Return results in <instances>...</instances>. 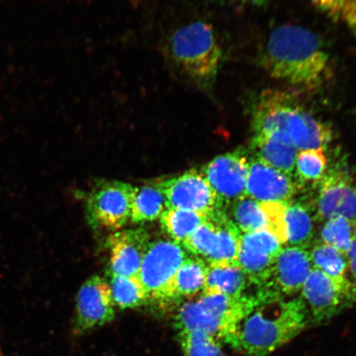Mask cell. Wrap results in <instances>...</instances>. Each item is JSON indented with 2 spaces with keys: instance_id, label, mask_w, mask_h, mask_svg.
I'll return each mask as SVG.
<instances>
[{
  "instance_id": "cell-1",
  "label": "cell",
  "mask_w": 356,
  "mask_h": 356,
  "mask_svg": "<svg viewBox=\"0 0 356 356\" xmlns=\"http://www.w3.org/2000/svg\"><path fill=\"white\" fill-rule=\"evenodd\" d=\"M259 300L238 324L227 344L244 356H267L291 341L310 323L300 299L284 300L267 289L258 291Z\"/></svg>"
},
{
  "instance_id": "cell-2",
  "label": "cell",
  "mask_w": 356,
  "mask_h": 356,
  "mask_svg": "<svg viewBox=\"0 0 356 356\" xmlns=\"http://www.w3.org/2000/svg\"><path fill=\"white\" fill-rule=\"evenodd\" d=\"M262 65L270 77L307 90L321 86L330 68L328 53L318 35L292 24L270 33Z\"/></svg>"
},
{
  "instance_id": "cell-3",
  "label": "cell",
  "mask_w": 356,
  "mask_h": 356,
  "mask_svg": "<svg viewBox=\"0 0 356 356\" xmlns=\"http://www.w3.org/2000/svg\"><path fill=\"white\" fill-rule=\"evenodd\" d=\"M167 53L177 72L193 86L209 89L216 81L222 51L207 22L195 21L177 29L168 40Z\"/></svg>"
},
{
  "instance_id": "cell-4",
  "label": "cell",
  "mask_w": 356,
  "mask_h": 356,
  "mask_svg": "<svg viewBox=\"0 0 356 356\" xmlns=\"http://www.w3.org/2000/svg\"><path fill=\"white\" fill-rule=\"evenodd\" d=\"M252 124L255 133L282 134L299 151L325 149L332 140L330 128L280 93H270L258 102Z\"/></svg>"
},
{
  "instance_id": "cell-5",
  "label": "cell",
  "mask_w": 356,
  "mask_h": 356,
  "mask_svg": "<svg viewBox=\"0 0 356 356\" xmlns=\"http://www.w3.org/2000/svg\"><path fill=\"white\" fill-rule=\"evenodd\" d=\"M241 232L227 215L226 210L213 213L186 238L181 246L207 265L238 264Z\"/></svg>"
},
{
  "instance_id": "cell-6",
  "label": "cell",
  "mask_w": 356,
  "mask_h": 356,
  "mask_svg": "<svg viewBox=\"0 0 356 356\" xmlns=\"http://www.w3.org/2000/svg\"><path fill=\"white\" fill-rule=\"evenodd\" d=\"M136 186L121 181L97 184L86 199V216L93 229L119 231L131 221Z\"/></svg>"
},
{
  "instance_id": "cell-7",
  "label": "cell",
  "mask_w": 356,
  "mask_h": 356,
  "mask_svg": "<svg viewBox=\"0 0 356 356\" xmlns=\"http://www.w3.org/2000/svg\"><path fill=\"white\" fill-rule=\"evenodd\" d=\"M300 292L314 323L327 321L356 301V286L350 280H334L314 267Z\"/></svg>"
},
{
  "instance_id": "cell-8",
  "label": "cell",
  "mask_w": 356,
  "mask_h": 356,
  "mask_svg": "<svg viewBox=\"0 0 356 356\" xmlns=\"http://www.w3.org/2000/svg\"><path fill=\"white\" fill-rule=\"evenodd\" d=\"M188 257L184 248L171 239L150 243L138 275L149 300H170L172 279Z\"/></svg>"
},
{
  "instance_id": "cell-9",
  "label": "cell",
  "mask_w": 356,
  "mask_h": 356,
  "mask_svg": "<svg viewBox=\"0 0 356 356\" xmlns=\"http://www.w3.org/2000/svg\"><path fill=\"white\" fill-rule=\"evenodd\" d=\"M159 182L167 208L181 209L211 216L225 209L202 171L195 169Z\"/></svg>"
},
{
  "instance_id": "cell-10",
  "label": "cell",
  "mask_w": 356,
  "mask_h": 356,
  "mask_svg": "<svg viewBox=\"0 0 356 356\" xmlns=\"http://www.w3.org/2000/svg\"><path fill=\"white\" fill-rule=\"evenodd\" d=\"M282 244L268 229L243 234L238 262L251 284L264 288L270 282Z\"/></svg>"
},
{
  "instance_id": "cell-11",
  "label": "cell",
  "mask_w": 356,
  "mask_h": 356,
  "mask_svg": "<svg viewBox=\"0 0 356 356\" xmlns=\"http://www.w3.org/2000/svg\"><path fill=\"white\" fill-rule=\"evenodd\" d=\"M115 304L110 284L99 275L88 279L79 289L75 308L74 331L86 333L104 326L115 318Z\"/></svg>"
},
{
  "instance_id": "cell-12",
  "label": "cell",
  "mask_w": 356,
  "mask_h": 356,
  "mask_svg": "<svg viewBox=\"0 0 356 356\" xmlns=\"http://www.w3.org/2000/svg\"><path fill=\"white\" fill-rule=\"evenodd\" d=\"M249 160L243 151L218 156L202 169L225 210L234 200L246 195Z\"/></svg>"
},
{
  "instance_id": "cell-13",
  "label": "cell",
  "mask_w": 356,
  "mask_h": 356,
  "mask_svg": "<svg viewBox=\"0 0 356 356\" xmlns=\"http://www.w3.org/2000/svg\"><path fill=\"white\" fill-rule=\"evenodd\" d=\"M319 184L318 219L327 221L341 216L356 222V186L348 172L333 168Z\"/></svg>"
},
{
  "instance_id": "cell-14",
  "label": "cell",
  "mask_w": 356,
  "mask_h": 356,
  "mask_svg": "<svg viewBox=\"0 0 356 356\" xmlns=\"http://www.w3.org/2000/svg\"><path fill=\"white\" fill-rule=\"evenodd\" d=\"M312 270L310 253L305 248H282L275 259L270 282L264 288L282 297L295 296L301 291Z\"/></svg>"
},
{
  "instance_id": "cell-15",
  "label": "cell",
  "mask_w": 356,
  "mask_h": 356,
  "mask_svg": "<svg viewBox=\"0 0 356 356\" xmlns=\"http://www.w3.org/2000/svg\"><path fill=\"white\" fill-rule=\"evenodd\" d=\"M150 243L149 235L143 229L119 230L111 234L106 242L110 252L109 273L138 277Z\"/></svg>"
},
{
  "instance_id": "cell-16",
  "label": "cell",
  "mask_w": 356,
  "mask_h": 356,
  "mask_svg": "<svg viewBox=\"0 0 356 356\" xmlns=\"http://www.w3.org/2000/svg\"><path fill=\"white\" fill-rule=\"evenodd\" d=\"M295 181L257 158L249 161L246 195L258 202H289L297 193Z\"/></svg>"
},
{
  "instance_id": "cell-17",
  "label": "cell",
  "mask_w": 356,
  "mask_h": 356,
  "mask_svg": "<svg viewBox=\"0 0 356 356\" xmlns=\"http://www.w3.org/2000/svg\"><path fill=\"white\" fill-rule=\"evenodd\" d=\"M253 152L261 161L293 177L296 173V147L280 133H255L252 142Z\"/></svg>"
},
{
  "instance_id": "cell-18",
  "label": "cell",
  "mask_w": 356,
  "mask_h": 356,
  "mask_svg": "<svg viewBox=\"0 0 356 356\" xmlns=\"http://www.w3.org/2000/svg\"><path fill=\"white\" fill-rule=\"evenodd\" d=\"M175 327L180 331H200L225 341L228 333L222 323L198 300L184 302L175 316Z\"/></svg>"
},
{
  "instance_id": "cell-19",
  "label": "cell",
  "mask_w": 356,
  "mask_h": 356,
  "mask_svg": "<svg viewBox=\"0 0 356 356\" xmlns=\"http://www.w3.org/2000/svg\"><path fill=\"white\" fill-rule=\"evenodd\" d=\"M250 282L238 264L208 265L203 295H225L239 297L245 295Z\"/></svg>"
},
{
  "instance_id": "cell-20",
  "label": "cell",
  "mask_w": 356,
  "mask_h": 356,
  "mask_svg": "<svg viewBox=\"0 0 356 356\" xmlns=\"http://www.w3.org/2000/svg\"><path fill=\"white\" fill-rule=\"evenodd\" d=\"M208 265L200 258L188 256L177 270L170 287V300L193 297L202 292L206 282Z\"/></svg>"
},
{
  "instance_id": "cell-21",
  "label": "cell",
  "mask_w": 356,
  "mask_h": 356,
  "mask_svg": "<svg viewBox=\"0 0 356 356\" xmlns=\"http://www.w3.org/2000/svg\"><path fill=\"white\" fill-rule=\"evenodd\" d=\"M166 209L165 197L159 181L139 188L136 186L131 222L133 224H144L157 220Z\"/></svg>"
},
{
  "instance_id": "cell-22",
  "label": "cell",
  "mask_w": 356,
  "mask_h": 356,
  "mask_svg": "<svg viewBox=\"0 0 356 356\" xmlns=\"http://www.w3.org/2000/svg\"><path fill=\"white\" fill-rule=\"evenodd\" d=\"M211 216L181 209L167 208L160 216L159 221L163 232L172 241L181 245Z\"/></svg>"
},
{
  "instance_id": "cell-23",
  "label": "cell",
  "mask_w": 356,
  "mask_h": 356,
  "mask_svg": "<svg viewBox=\"0 0 356 356\" xmlns=\"http://www.w3.org/2000/svg\"><path fill=\"white\" fill-rule=\"evenodd\" d=\"M229 207L230 213L226 211L227 215L242 234L267 229L266 217L256 200L245 195Z\"/></svg>"
},
{
  "instance_id": "cell-24",
  "label": "cell",
  "mask_w": 356,
  "mask_h": 356,
  "mask_svg": "<svg viewBox=\"0 0 356 356\" xmlns=\"http://www.w3.org/2000/svg\"><path fill=\"white\" fill-rule=\"evenodd\" d=\"M111 296L120 309H135L149 300L143 284L138 277H123L109 273Z\"/></svg>"
},
{
  "instance_id": "cell-25",
  "label": "cell",
  "mask_w": 356,
  "mask_h": 356,
  "mask_svg": "<svg viewBox=\"0 0 356 356\" xmlns=\"http://www.w3.org/2000/svg\"><path fill=\"white\" fill-rule=\"evenodd\" d=\"M287 243L305 248L314 236V224L310 213L304 204L287 203Z\"/></svg>"
},
{
  "instance_id": "cell-26",
  "label": "cell",
  "mask_w": 356,
  "mask_h": 356,
  "mask_svg": "<svg viewBox=\"0 0 356 356\" xmlns=\"http://www.w3.org/2000/svg\"><path fill=\"white\" fill-rule=\"evenodd\" d=\"M309 253L314 268L334 280H349L346 275L348 261L344 253L322 241L315 244Z\"/></svg>"
},
{
  "instance_id": "cell-27",
  "label": "cell",
  "mask_w": 356,
  "mask_h": 356,
  "mask_svg": "<svg viewBox=\"0 0 356 356\" xmlns=\"http://www.w3.org/2000/svg\"><path fill=\"white\" fill-rule=\"evenodd\" d=\"M356 237V222L345 217H335L325 221L321 239L347 255Z\"/></svg>"
},
{
  "instance_id": "cell-28",
  "label": "cell",
  "mask_w": 356,
  "mask_h": 356,
  "mask_svg": "<svg viewBox=\"0 0 356 356\" xmlns=\"http://www.w3.org/2000/svg\"><path fill=\"white\" fill-rule=\"evenodd\" d=\"M178 340L185 356H225L221 342L202 332H178Z\"/></svg>"
},
{
  "instance_id": "cell-29",
  "label": "cell",
  "mask_w": 356,
  "mask_h": 356,
  "mask_svg": "<svg viewBox=\"0 0 356 356\" xmlns=\"http://www.w3.org/2000/svg\"><path fill=\"white\" fill-rule=\"evenodd\" d=\"M327 168V159L324 149H306L298 153L296 171L302 181L320 182Z\"/></svg>"
},
{
  "instance_id": "cell-30",
  "label": "cell",
  "mask_w": 356,
  "mask_h": 356,
  "mask_svg": "<svg viewBox=\"0 0 356 356\" xmlns=\"http://www.w3.org/2000/svg\"><path fill=\"white\" fill-rule=\"evenodd\" d=\"M288 202H259L266 217L267 229L275 235L280 243H287L286 208Z\"/></svg>"
},
{
  "instance_id": "cell-31",
  "label": "cell",
  "mask_w": 356,
  "mask_h": 356,
  "mask_svg": "<svg viewBox=\"0 0 356 356\" xmlns=\"http://www.w3.org/2000/svg\"><path fill=\"white\" fill-rule=\"evenodd\" d=\"M314 6L328 13L334 19H341L345 0H309Z\"/></svg>"
},
{
  "instance_id": "cell-32",
  "label": "cell",
  "mask_w": 356,
  "mask_h": 356,
  "mask_svg": "<svg viewBox=\"0 0 356 356\" xmlns=\"http://www.w3.org/2000/svg\"><path fill=\"white\" fill-rule=\"evenodd\" d=\"M341 19L356 28V0H345Z\"/></svg>"
},
{
  "instance_id": "cell-33",
  "label": "cell",
  "mask_w": 356,
  "mask_h": 356,
  "mask_svg": "<svg viewBox=\"0 0 356 356\" xmlns=\"http://www.w3.org/2000/svg\"><path fill=\"white\" fill-rule=\"evenodd\" d=\"M346 257L347 261H348V270L350 271V277H353V282L356 286V237L353 244H351V247Z\"/></svg>"
},
{
  "instance_id": "cell-34",
  "label": "cell",
  "mask_w": 356,
  "mask_h": 356,
  "mask_svg": "<svg viewBox=\"0 0 356 356\" xmlns=\"http://www.w3.org/2000/svg\"><path fill=\"white\" fill-rule=\"evenodd\" d=\"M0 356H4V355L3 354V353H2V350H0Z\"/></svg>"
}]
</instances>
